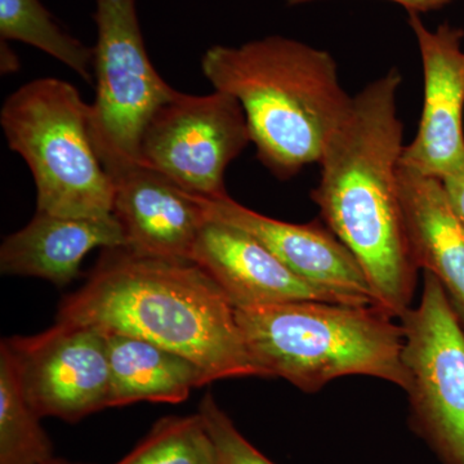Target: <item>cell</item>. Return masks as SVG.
I'll return each instance as SVG.
<instances>
[{
  "label": "cell",
  "instance_id": "cell-8",
  "mask_svg": "<svg viewBox=\"0 0 464 464\" xmlns=\"http://www.w3.org/2000/svg\"><path fill=\"white\" fill-rule=\"evenodd\" d=\"M252 142L239 101L226 92H176L150 119L140 143L141 166L198 197L228 195L225 173Z\"/></svg>",
  "mask_w": 464,
  "mask_h": 464
},
{
  "label": "cell",
  "instance_id": "cell-3",
  "mask_svg": "<svg viewBox=\"0 0 464 464\" xmlns=\"http://www.w3.org/2000/svg\"><path fill=\"white\" fill-rule=\"evenodd\" d=\"M201 70L216 91L239 101L258 160L283 181L319 163L353 103L334 57L285 36L215 45Z\"/></svg>",
  "mask_w": 464,
  "mask_h": 464
},
{
  "label": "cell",
  "instance_id": "cell-9",
  "mask_svg": "<svg viewBox=\"0 0 464 464\" xmlns=\"http://www.w3.org/2000/svg\"><path fill=\"white\" fill-rule=\"evenodd\" d=\"M5 341L39 417L75 423L110 408L111 374L102 332L56 323L39 334Z\"/></svg>",
  "mask_w": 464,
  "mask_h": 464
},
{
  "label": "cell",
  "instance_id": "cell-13",
  "mask_svg": "<svg viewBox=\"0 0 464 464\" xmlns=\"http://www.w3.org/2000/svg\"><path fill=\"white\" fill-rule=\"evenodd\" d=\"M112 179L114 216L123 227L125 248L146 257L191 262L206 224L194 198L141 164L114 174Z\"/></svg>",
  "mask_w": 464,
  "mask_h": 464
},
{
  "label": "cell",
  "instance_id": "cell-23",
  "mask_svg": "<svg viewBox=\"0 0 464 464\" xmlns=\"http://www.w3.org/2000/svg\"><path fill=\"white\" fill-rule=\"evenodd\" d=\"M17 56L8 47L7 42L2 41V72H14L17 69Z\"/></svg>",
  "mask_w": 464,
  "mask_h": 464
},
{
  "label": "cell",
  "instance_id": "cell-1",
  "mask_svg": "<svg viewBox=\"0 0 464 464\" xmlns=\"http://www.w3.org/2000/svg\"><path fill=\"white\" fill-rule=\"evenodd\" d=\"M401 82L393 67L353 97L324 149L322 177L311 191L324 224L356 259L378 304L396 319L411 308L420 271L399 188Z\"/></svg>",
  "mask_w": 464,
  "mask_h": 464
},
{
  "label": "cell",
  "instance_id": "cell-16",
  "mask_svg": "<svg viewBox=\"0 0 464 464\" xmlns=\"http://www.w3.org/2000/svg\"><path fill=\"white\" fill-rule=\"evenodd\" d=\"M108 346L110 408L134 402L179 404L210 383L206 372L179 353L141 338L103 333Z\"/></svg>",
  "mask_w": 464,
  "mask_h": 464
},
{
  "label": "cell",
  "instance_id": "cell-5",
  "mask_svg": "<svg viewBox=\"0 0 464 464\" xmlns=\"http://www.w3.org/2000/svg\"><path fill=\"white\" fill-rule=\"evenodd\" d=\"M0 125L9 149L32 170L36 212L100 218L114 215V179L91 136V103L56 78L29 82L5 101Z\"/></svg>",
  "mask_w": 464,
  "mask_h": 464
},
{
  "label": "cell",
  "instance_id": "cell-21",
  "mask_svg": "<svg viewBox=\"0 0 464 464\" xmlns=\"http://www.w3.org/2000/svg\"><path fill=\"white\" fill-rule=\"evenodd\" d=\"M439 181L441 182L449 206L464 226V163Z\"/></svg>",
  "mask_w": 464,
  "mask_h": 464
},
{
  "label": "cell",
  "instance_id": "cell-17",
  "mask_svg": "<svg viewBox=\"0 0 464 464\" xmlns=\"http://www.w3.org/2000/svg\"><path fill=\"white\" fill-rule=\"evenodd\" d=\"M42 418L27 401L16 359L7 341L0 343V464H45L53 448Z\"/></svg>",
  "mask_w": 464,
  "mask_h": 464
},
{
  "label": "cell",
  "instance_id": "cell-11",
  "mask_svg": "<svg viewBox=\"0 0 464 464\" xmlns=\"http://www.w3.org/2000/svg\"><path fill=\"white\" fill-rule=\"evenodd\" d=\"M190 195L207 221L248 232L307 283L337 295L346 304H378L356 259L326 226L315 222L289 224L270 218L241 206L228 195L216 199Z\"/></svg>",
  "mask_w": 464,
  "mask_h": 464
},
{
  "label": "cell",
  "instance_id": "cell-22",
  "mask_svg": "<svg viewBox=\"0 0 464 464\" xmlns=\"http://www.w3.org/2000/svg\"><path fill=\"white\" fill-rule=\"evenodd\" d=\"M316 2H323V0H285L286 5H292V7ZM390 2L398 3V5H402L408 11V14H420L445 7V5L454 2V0H390Z\"/></svg>",
  "mask_w": 464,
  "mask_h": 464
},
{
  "label": "cell",
  "instance_id": "cell-10",
  "mask_svg": "<svg viewBox=\"0 0 464 464\" xmlns=\"http://www.w3.org/2000/svg\"><path fill=\"white\" fill-rule=\"evenodd\" d=\"M422 58L424 100L417 134L400 164L441 179L464 163V30L442 24L430 30L408 14Z\"/></svg>",
  "mask_w": 464,
  "mask_h": 464
},
{
  "label": "cell",
  "instance_id": "cell-18",
  "mask_svg": "<svg viewBox=\"0 0 464 464\" xmlns=\"http://www.w3.org/2000/svg\"><path fill=\"white\" fill-rule=\"evenodd\" d=\"M2 41L25 43L50 54L87 83L94 81V51L66 33L41 0H0Z\"/></svg>",
  "mask_w": 464,
  "mask_h": 464
},
{
  "label": "cell",
  "instance_id": "cell-4",
  "mask_svg": "<svg viewBox=\"0 0 464 464\" xmlns=\"http://www.w3.org/2000/svg\"><path fill=\"white\" fill-rule=\"evenodd\" d=\"M264 378L314 393L337 378L365 375L405 390L401 323L378 304L298 301L235 308Z\"/></svg>",
  "mask_w": 464,
  "mask_h": 464
},
{
  "label": "cell",
  "instance_id": "cell-20",
  "mask_svg": "<svg viewBox=\"0 0 464 464\" xmlns=\"http://www.w3.org/2000/svg\"><path fill=\"white\" fill-rule=\"evenodd\" d=\"M198 413L215 444L218 464H275L241 435L212 393L201 400Z\"/></svg>",
  "mask_w": 464,
  "mask_h": 464
},
{
  "label": "cell",
  "instance_id": "cell-2",
  "mask_svg": "<svg viewBox=\"0 0 464 464\" xmlns=\"http://www.w3.org/2000/svg\"><path fill=\"white\" fill-rule=\"evenodd\" d=\"M56 323L152 342L200 366L210 383L264 377L231 302L194 262L103 249L84 285L61 302Z\"/></svg>",
  "mask_w": 464,
  "mask_h": 464
},
{
  "label": "cell",
  "instance_id": "cell-12",
  "mask_svg": "<svg viewBox=\"0 0 464 464\" xmlns=\"http://www.w3.org/2000/svg\"><path fill=\"white\" fill-rule=\"evenodd\" d=\"M191 262L206 271L234 308L298 301L346 304L293 273L248 232L221 222L206 219Z\"/></svg>",
  "mask_w": 464,
  "mask_h": 464
},
{
  "label": "cell",
  "instance_id": "cell-6",
  "mask_svg": "<svg viewBox=\"0 0 464 464\" xmlns=\"http://www.w3.org/2000/svg\"><path fill=\"white\" fill-rule=\"evenodd\" d=\"M96 100L91 136L110 176L140 166V143L150 119L176 90L152 65L136 0H94Z\"/></svg>",
  "mask_w": 464,
  "mask_h": 464
},
{
  "label": "cell",
  "instance_id": "cell-15",
  "mask_svg": "<svg viewBox=\"0 0 464 464\" xmlns=\"http://www.w3.org/2000/svg\"><path fill=\"white\" fill-rule=\"evenodd\" d=\"M399 188L415 262L439 280L464 325V226L438 179L400 164Z\"/></svg>",
  "mask_w": 464,
  "mask_h": 464
},
{
  "label": "cell",
  "instance_id": "cell-19",
  "mask_svg": "<svg viewBox=\"0 0 464 464\" xmlns=\"http://www.w3.org/2000/svg\"><path fill=\"white\" fill-rule=\"evenodd\" d=\"M115 464H218L215 444L200 414L166 417Z\"/></svg>",
  "mask_w": 464,
  "mask_h": 464
},
{
  "label": "cell",
  "instance_id": "cell-24",
  "mask_svg": "<svg viewBox=\"0 0 464 464\" xmlns=\"http://www.w3.org/2000/svg\"><path fill=\"white\" fill-rule=\"evenodd\" d=\"M45 464H75V463L66 462V460L54 459V458H53V459L50 460V462L45 463Z\"/></svg>",
  "mask_w": 464,
  "mask_h": 464
},
{
  "label": "cell",
  "instance_id": "cell-7",
  "mask_svg": "<svg viewBox=\"0 0 464 464\" xmlns=\"http://www.w3.org/2000/svg\"><path fill=\"white\" fill-rule=\"evenodd\" d=\"M411 422L442 464H464V325L432 274L401 316Z\"/></svg>",
  "mask_w": 464,
  "mask_h": 464
},
{
  "label": "cell",
  "instance_id": "cell-14",
  "mask_svg": "<svg viewBox=\"0 0 464 464\" xmlns=\"http://www.w3.org/2000/svg\"><path fill=\"white\" fill-rule=\"evenodd\" d=\"M119 246L125 248L127 240L114 215L74 218L36 212L25 227L3 241L0 271L65 286L78 277L92 250Z\"/></svg>",
  "mask_w": 464,
  "mask_h": 464
}]
</instances>
